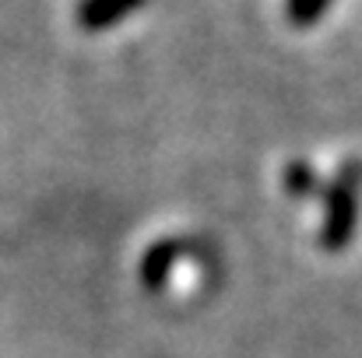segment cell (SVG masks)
I'll return each mask as SVG.
<instances>
[{
	"instance_id": "1",
	"label": "cell",
	"mask_w": 362,
	"mask_h": 358,
	"mask_svg": "<svg viewBox=\"0 0 362 358\" xmlns=\"http://www.w3.org/2000/svg\"><path fill=\"white\" fill-rule=\"evenodd\" d=\"M359 165L341 169L327 193V215H324V229H320V242L327 249H341L352 242L356 218H359Z\"/></svg>"
},
{
	"instance_id": "2",
	"label": "cell",
	"mask_w": 362,
	"mask_h": 358,
	"mask_svg": "<svg viewBox=\"0 0 362 358\" xmlns=\"http://www.w3.org/2000/svg\"><path fill=\"white\" fill-rule=\"evenodd\" d=\"M327 4H331V0H288V21L310 25V21H317V18L327 11Z\"/></svg>"
}]
</instances>
